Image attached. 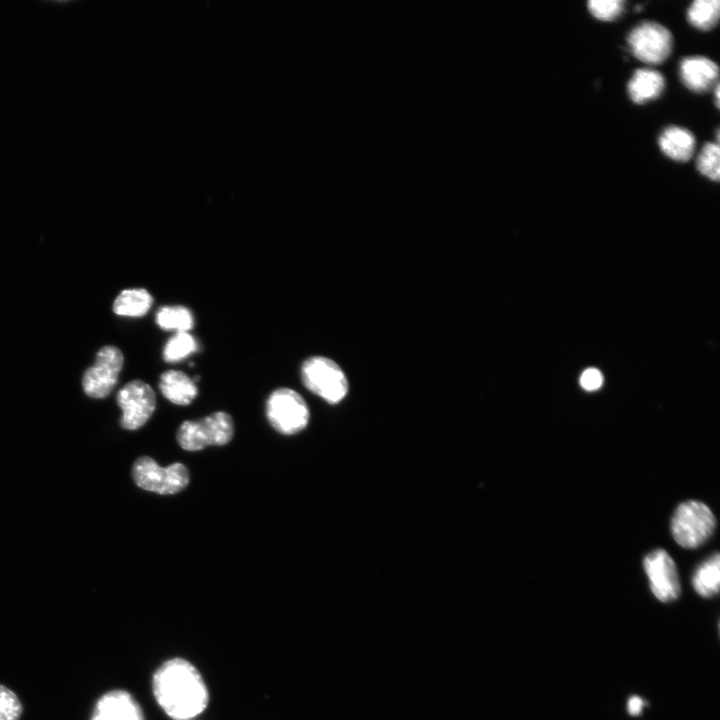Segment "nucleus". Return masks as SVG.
<instances>
[{
  "mask_svg": "<svg viewBox=\"0 0 720 720\" xmlns=\"http://www.w3.org/2000/svg\"><path fill=\"white\" fill-rule=\"evenodd\" d=\"M154 698L173 720H192L207 708L209 692L199 670L175 657L163 662L152 677Z\"/></svg>",
  "mask_w": 720,
  "mask_h": 720,
  "instance_id": "f257e3e1",
  "label": "nucleus"
},
{
  "mask_svg": "<svg viewBox=\"0 0 720 720\" xmlns=\"http://www.w3.org/2000/svg\"><path fill=\"white\" fill-rule=\"evenodd\" d=\"M234 435L233 419L227 412L217 411L200 420L184 421L178 428L176 439L186 451H199L206 446H223Z\"/></svg>",
  "mask_w": 720,
  "mask_h": 720,
  "instance_id": "f03ea898",
  "label": "nucleus"
},
{
  "mask_svg": "<svg viewBox=\"0 0 720 720\" xmlns=\"http://www.w3.org/2000/svg\"><path fill=\"white\" fill-rule=\"evenodd\" d=\"M715 525V516L706 504L689 500L676 508L671 519V533L680 546L692 549L712 535Z\"/></svg>",
  "mask_w": 720,
  "mask_h": 720,
  "instance_id": "7ed1b4c3",
  "label": "nucleus"
},
{
  "mask_svg": "<svg viewBox=\"0 0 720 720\" xmlns=\"http://www.w3.org/2000/svg\"><path fill=\"white\" fill-rule=\"evenodd\" d=\"M132 478L140 488L161 495L184 490L190 481L188 468L180 462L161 467L149 456L137 458L132 466Z\"/></svg>",
  "mask_w": 720,
  "mask_h": 720,
  "instance_id": "20e7f679",
  "label": "nucleus"
},
{
  "mask_svg": "<svg viewBox=\"0 0 720 720\" xmlns=\"http://www.w3.org/2000/svg\"><path fill=\"white\" fill-rule=\"evenodd\" d=\"M266 417L274 430L293 435L306 428L310 418L303 397L290 388L274 390L266 401Z\"/></svg>",
  "mask_w": 720,
  "mask_h": 720,
  "instance_id": "39448f33",
  "label": "nucleus"
},
{
  "mask_svg": "<svg viewBox=\"0 0 720 720\" xmlns=\"http://www.w3.org/2000/svg\"><path fill=\"white\" fill-rule=\"evenodd\" d=\"M301 377L305 387L330 404L340 402L348 392L347 378L333 360L314 356L302 365Z\"/></svg>",
  "mask_w": 720,
  "mask_h": 720,
  "instance_id": "423d86ee",
  "label": "nucleus"
},
{
  "mask_svg": "<svg viewBox=\"0 0 720 720\" xmlns=\"http://www.w3.org/2000/svg\"><path fill=\"white\" fill-rule=\"evenodd\" d=\"M627 42L637 59L647 64H660L670 55L673 38L666 27L645 21L632 29Z\"/></svg>",
  "mask_w": 720,
  "mask_h": 720,
  "instance_id": "0eeeda50",
  "label": "nucleus"
},
{
  "mask_svg": "<svg viewBox=\"0 0 720 720\" xmlns=\"http://www.w3.org/2000/svg\"><path fill=\"white\" fill-rule=\"evenodd\" d=\"M123 361L119 348L112 345L102 347L94 365L84 373L82 387L86 395L95 399L107 397L118 381Z\"/></svg>",
  "mask_w": 720,
  "mask_h": 720,
  "instance_id": "6e6552de",
  "label": "nucleus"
},
{
  "mask_svg": "<svg viewBox=\"0 0 720 720\" xmlns=\"http://www.w3.org/2000/svg\"><path fill=\"white\" fill-rule=\"evenodd\" d=\"M117 403L122 409L121 427L136 430L152 416L156 408V396L147 383L133 380L118 392Z\"/></svg>",
  "mask_w": 720,
  "mask_h": 720,
  "instance_id": "1a4fd4ad",
  "label": "nucleus"
},
{
  "mask_svg": "<svg viewBox=\"0 0 720 720\" xmlns=\"http://www.w3.org/2000/svg\"><path fill=\"white\" fill-rule=\"evenodd\" d=\"M651 591L662 602L677 599L681 593L677 567L671 556L663 549L647 554L643 561Z\"/></svg>",
  "mask_w": 720,
  "mask_h": 720,
  "instance_id": "9d476101",
  "label": "nucleus"
},
{
  "mask_svg": "<svg viewBox=\"0 0 720 720\" xmlns=\"http://www.w3.org/2000/svg\"><path fill=\"white\" fill-rule=\"evenodd\" d=\"M90 720H145L138 701L126 690L113 689L96 701Z\"/></svg>",
  "mask_w": 720,
  "mask_h": 720,
  "instance_id": "9b49d317",
  "label": "nucleus"
},
{
  "mask_svg": "<svg viewBox=\"0 0 720 720\" xmlns=\"http://www.w3.org/2000/svg\"><path fill=\"white\" fill-rule=\"evenodd\" d=\"M718 66L712 60L693 56L682 60L680 76L687 88L694 92L709 90L718 78Z\"/></svg>",
  "mask_w": 720,
  "mask_h": 720,
  "instance_id": "f8f14e48",
  "label": "nucleus"
},
{
  "mask_svg": "<svg viewBox=\"0 0 720 720\" xmlns=\"http://www.w3.org/2000/svg\"><path fill=\"white\" fill-rule=\"evenodd\" d=\"M159 389L167 400L180 406L189 405L198 394L195 381L178 370L164 372L160 376Z\"/></svg>",
  "mask_w": 720,
  "mask_h": 720,
  "instance_id": "ddd939ff",
  "label": "nucleus"
},
{
  "mask_svg": "<svg viewBox=\"0 0 720 720\" xmlns=\"http://www.w3.org/2000/svg\"><path fill=\"white\" fill-rule=\"evenodd\" d=\"M658 142L662 152L675 161H688L694 153L695 138L690 131L681 127H667Z\"/></svg>",
  "mask_w": 720,
  "mask_h": 720,
  "instance_id": "4468645a",
  "label": "nucleus"
},
{
  "mask_svg": "<svg viewBox=\"0 0 720 720\" xmlns=\"http://www.w3.org/2000/svg\"><path fill=\"white\" fill-rule=\"evenodd\" d=\"M664 87L665 79L661 73L651 69H638L630 79L627 90L633 102L643 104L659 97Z\"/></svg>",
  "mask_w": 720,
  "mask_h": 720,
  "instance_id": "2eb2a0df",
  "label": "nucleus"
},
{
  "mask_svg": "<svg viewBox=\"0 0 720 720\" xmlns=\"http://www.w3.org/2000/svg\"><path fill=\"white\" fill-rule=\"evenodd\" d=\"M153 298L143 289L123 290L113 303V311L120 316L141 317L151 308Z\"/></svg>",
  "mask_w": 720,
  "mask_h": 720,
  "instance_id": "dca6fc26",
  "label": "nucleus"
},
{
  "mask_svg": "<svg viewBox=\"0 0 720 720\" xmlns=\"http://www.w3.org/2000/svg\"><path fill=\"white\" fill-rule=\"evenodd\" d=\"M695 591L703 597H711L719 590L720 557L718 553L710 556L695 571L693 580Z\"/></svg>",
  "mask_w": 720,
  "mask_h": 720,
  "instance_id": "f3484780",
  "label": "nucleus"
},
{
  "mask_svg": "<svg viewBox=\"0 0 720 720\" xmlns=\"http://www.w3.org/2000/svg\"><path fill=\"white\" fill-rule=\"evenodd\" d=\"M157 325L164 330L188 332L194 324L191 311L181 305L164 306L160 308L155 317Z\"/></svg>",
  "mask_w": 720,
  "mask_h": 720,
  "instance_id": "a211bd4d",
  "label": "nucleus"
},
{
  "mask_svg": "<svg viewBox=\"0 0 720 720\" xmlns=\"http://www.w3.org/2000/svg\"><path fill=\"white\" fill-rule=\"evenodd\" d=\"M719 12L718 0H696L688 9V20L700 30H710L718 22Z\"/></svg>",
  "mask_w": 720,
  "mask_h": 720,
  "instance_id": "6ab92c4d",
  "label": "nucleus"
},
{
  "mask_svg": "<svg viewBox=\"0 0 720 720\" xmlns=\"http://www.w3.org/2000/svg\"><path fill=\"white\" fill-rule=\"evenodd\" d=\"M198 348L196 339L188 332H177L165 344L163 358L166 362H177L187 358Z\"/></svg>",
  "mask_w": 720,
  "mask_h": 720,
  "instance_id": "aec40b11",
  "label": "nucleus"
},
{
  "mask_svg": "<svg viewBox=\"0 0 720 720\" xmlns=\"http://www.w3.org/2000/svg\"><path fill=\"white\" fill-rule=\"evenodd\" d=\"M720 149L717 143H707L697 159V168L704 176L718 181L720 176Z\"/></svg>",
  "mask_w": 720,
  "mask_h": 720,
  "instance_id": "412c9836",
  "label": "nucleus"
},
{
  "mask_svg": "<svg viewBox=\"0 0 720 720\" xmlns=\"http://www.w3.org/2000/svg\"><path fill=\"white\" fill-rule=\"evenodd\" d=\"M23 705L10 688L0 684V720H20Z\"/></svg>",
  "mask_w": 720,
  "mask_h": 720,
  "instance_id": "4be33fe9",
  "label": "nucleus"
},
{
  "mask_svg": "<svg viewBox=\"0 0 720 720\" xmlns=\"http://www.w3.org/2000/svg\"><path fill=\"white\" fill-rule=\"evenodd\" d=\"M587 5L594 17L603 21H611L622 14L625 2L622 0H590Z\"/></svg>",
  "mask_w": 720,
  "mask_h": 720,
  "instance_id": "5701e85b",
  "label": "nucleus"
},
{
  "mask_svg": "<svg viewBox=\"0 0 720 720\" xmlns=\"http://www.w3.org/2000/svg\"><path fill=\"white\" fill-rule=\"evenodd\" d=\"M602 382L603 378L601 373L597 369L593 368L584 371L580 378L581 386L588 391L598 389L602 385Z\"/></svg>",
  "mask_w": 720,
  "mask_h": 720,
  "instance_id": "b1692460",
  "label": "nucleus"
},
{
  "mask_svg": "<svg viewBox=\"0 0 720 720\" xmlns=\"http://www.w3.org/2000/svg\"><path fill=\"white\" fill-rule=\"evenodd\" d=\"M643 707L644 701L638 696H633L628 700L627 709L628 712L633 716L639 715L642 712Z\"/></svg>",
  "mask_w": 720,
  "mask_h": 720,
  "instance_id": "393cba45",
  "label": "nucleus"
},
{
  "mask_svg": "<svg viewBox=\"0 0 720 720\" xmlns=\"http://www.w3.org/2000/svg\"><path fill=\"white\" fill-rule=\"evenodd\" d=\"M715 98H716V106L719 107V85L718 84L715 87Z\"/></svg>",
  "mask_w": 720,
  "mask_h": 720,
  "instance_id": "a878e982",
  "label": "nucleus"
},
{
  "mask_svg": "<svg viewBox=\"0 0 720 720\" xmlns=\"http://www.w3.org/2000/svg\"><path fill=\"white\" fill-rule=\"evenodd\" d=\"M642 8H643V7H642L641 5H637V6L635 7V9H636L637 11L642 10Z\"/></svg>",
  "mask_w": 720,
  "mask_h": 720,
  "instance_id": "bb28decb",
  "label": "nucleus"
}]
</instances>
